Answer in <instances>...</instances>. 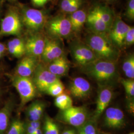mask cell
Wrapping results in <instances>:
<instances>
[{
  "instance_id": "cell-1",
  "label": "cell",
  "mask_w": 134,
  "mask_h": 134,
  "mask_svg": "<svg viewBox=\"0 0 134 134\" xmlns=\"http://www.w3.org/2000/svg\"><path fill=\"white\" fill-rule=\"evenodd\" d=\"M86 44L98 59L116 62L119 57V49L112 42L108 34L92 33L87 36Z\"/></svg>"
},
{
  "instance_id": "cell-2",
  "label": "cell",
  "mask_w": 134,
  "mask_h": 134,
  "mask_svg": "<svg viewBox=\"0 0 134 134\" xmlns=\"http://www.w3.org/2000/svg\"><path fill=\"white\" fill-rule=\"evenodd\" d=\"M84 72L100 84L113 81L117 76L116 62L97 59L84 67Z\"/></svg>"
},
{
  "instance_id": "cell-3",
  "label": "cell",
  "mask_w": 134,
  "mask_h": 134,
  "mask_svg": "<svg viewBox=\"0 0 134 134\" xmlns=\"http://www.w3.org/2000/svg\"><path fill=\"white\" fill-rule=\"evenodd\" d=\"M19 14L23 25L34 34L42 29L47 21V15L43 11L29 7H23Z\"/></svg>"
},
{
  "instance_id": "cell-4",
  "label": "cell",
  "mask_w": 134,
  "mask_h": 134,
  "mask_svg": "<svg viewBox=\"0 0 134 134\" xmlns=\"http://www.w3.org/2000/svg\"><path fill=\"white\" fill-rule=\"evenodd\" d=\"M45 26L48 34L53 38H65L72 32L69 19L63 15H58L47 20Z\"/></svg>"
},
{
  "instance_id": "cell-5",
  "label": "cell",
  "mask_w": 134,
  "mask_h": 134,
  "mask_svg": "<svg viewBox=\"0 0 134 134\" xmlns=\"http://www.w3.org/2000/svg\"><path fill=\"white\" fill-rule=\"evenodd\" d=\"M12 81L19 94L23 105L35 97L37 88L30 77H21L16 75L12 77Z\"/></svg>"
},
{
  "instance_id": "cell-6",
  "label": "cell",
  "mask_w": 134,
  "mask_h": 134,
  "mask_svg": "<svg viewBox=\"0 0 134 134\" xmlns=\"http://www.w3.org/2000/svg\"><path fill=\"white\" fill-rule=\"evenodd\" d=\"M23 24L20 14L13 8L9 10L1 21L0 37L9 35H19L22 30Z\"/></svg>"
},
{
  "instance_id": "cell-7",
  "label": "cell",
  "mask_w": 134,
  "mask_h": 134,
  "mask_svg": "<svg viewBox=\"0 0 134 134\" xmlns=\"http://www.w3.org/2000/svg\"><path fill=\"white\" fill-rule=\"evenodd\" d=\"M88 113L86 108L82 106H72L61 110L58 119L63 123L76 127H81L86 123Z\"/></svg>"
},
{
  "instance_id": "cell-8",
  "label": "cell",
  "mask_w": 134,
  "mask_h": 134,
  "mask_svg": "<svg viewBox=\"0 0 134 134\" xmlns=\"http://www.w3.org/2000/svg\"><path fill=\"white\" fill-rule=\"evenodd\" d=\"M32 80L37 90L45 92L48 87L60 80V77L50 72L43 63H38L34 72Z\"/></svg>"
},
{
  "instance_id": "cell-9",
  "label": "cell",
  "mask_w": 134,
  "mask_h": 134,
  "mask_svg": "<svg viewBox=\"0 0 134 134\" xmlns=\"http://www.w3.org/2000/svg\"><path fill=\"white\" fill-rule=\"evenodd\" d=\"M72 57L77 65L82 67L94 62L98 58L86 44L77 43L71 48Z\"/></svg>"
},
{
  "instance_id": "cell-10",
  "label": "cell",
  "mask_w": 134,
  "mask_h": 134,
  "mask_svg": "<svg viewBox=\"0 0 134 134\" xmlns=\"http://www.w3.org/2000/svg\"><path fill=\"white\" fill-rule=\"evenodd\" d=\"M63 55L64 49L61 39L45 38V45L41 56L44 64L48 65Z\"/></svg>"
},
{
  "instance_id": "cell-11",
  "label": "cell",
  "mask_w": 134,
  "mask_h": 134,
  "mask_svg": "<svg viewBox=\"0 0 134 134\" xmlns=\"http://www.w3.org/2000/svg\"><path fill=\"white\" fill-rule=\"evenodd\" d=\"M129 27L120 17L114 20L108 35L112 42L119 49L124 46L125 37Z\"/></svg>"
},
{
  "instance_id": "cell-12",
  "label": "cell",
  "mask_w": 134,
  "mask_h": 134,
  "mask_svg": "<svg viewBox=\"0 0 134 134\" xmlns=\"http://www.w3.org/2000/svg\"><path fill=\"white\" fill-rule=\"evenodd\" d=\"M45 45V38L38 33L29 37L25 42V55L38 58L41 57Z\"/></svg>"
},
{
  "instance_id": "cell-13",
  "label": "cell",
  "mask_w": 134,
  "mask_h": 134,
  "mask_svg": "<svg viewBox=\"0 0 134 134\" xmlns=\"http://www.w3.org/2000/svg\"><path fill=\"white\" fill-rule=\"evenodd\" d=\"M104 125L110 129H121L125 125V117L123 111L117 107H109L105 110Z\"/></svg>"
},
{
  "instance_id": "cell-14",
  "label": "cell",
  "mask_w": 134,
  "mask_h": 134,
  "mask_svg": "<svg viewBox=\"0 0 134 134\" xmlns=\"http://www.w3.org/2000/svg\"><path fill=\"white\" fill-rule=\"evenodd\" d=\"M72 96L78 99H84L88 97L91 91L90 83L82 77H77L72 80L69 86Z\"/></svg>"
},
{
  "instance_id": "cell-15",
  "label": "cell",
  "mask_w": 134,
  "mask_h": 134,
  "mask_svg": "<svg viewBox=\"0 0 134 134\" xmlns=\"http://www.w3.org/2000/svg\"><path fill=\"white\" fill-rule=\"evenodd\" d=\"M113 96L112 90L108 86H103L99 90L94 115L95 120H97L107 108L112 99Z\"/></svg>"
},
{
  "instance_id": "cell-16",
  "label": "cell",
  "mask_w": 134,
  "mask_h": 134,
  "mask_svg": "<svg viewBox=\"0 0 134 134\" xmlns=\"http://www.w3.org/2000/svg\"><path fill=\"white\" fill-rule=\"evenodd\" d=\"M38 63L37 58L25 55L17 66L16 75L21 77H31Z\"/></svg>"
},
{
  "instance_id": "cell-17",
  "label": "cell",
  "mask_w": 134,
  "mask_h": 134,
  "mask_svg": "<svg viewBox=\"0 0 134 134\" xmlns=\"http://www.w3.org/2000/svg\"><path fill=\"white\" fill-rule=\"evenodd\" d=\"M47 65L49 71L59 77L66 75L69 71L70 67L69 61L65 55Z\"/></svg>"
},
{
  "instance_id": "cell-18",
  "label": "cell",
  "mask_w": 134,
  "mask_h": 134,
  "mask_svg": "<svg viewBox=\"0 0 134 134\" xmlns=\"http://www.w3.org/2000/svg\"><path fill=\"white\" fill-rule=\"evenodd\" d=\"M86 23L94 34H108L111 28V26L105 23L91 14L87 15Z\"/></svg>"
},
{
  "instance_id": "cell-19",
  "label": "cell",
  "mask_w": 134,
  "mask_h": 134,
  "mask_svg": "<svg viewBox=\"0 0 134 134\" xmlns=\"http://www.w3.org/2000/svg\"><path fill=\"white\" fill-rule=\"evenodd\" d=\"M89 14L96 16L111 27L115 19L112 11L105 6L96 5L91 10Z\"/></svg>"
},
{
  "instance_id": "cell-20",
  "label": "cell",
  "mask_w": 134,
  "mask_h": 134,
  "mask_svg": "<svg viewBox=\"0 0 134 134\" xmlns=\"http://www.w3.org/2000/svg\"><path fill=\"white\" fill-rule=\"evenodd\" d=\"M86 13L83 10L79 9L71 13L68 19L71 24L72 32L77 33L81 31L86 22Z\"/></svg>"
},
{
  "instance_id": "cell-21",
  "label": "cell",
  "mask_w": 134,
  "mask_h": 134,
  "mask_svg": "<svg viewBox=\"0 0 134 134\" xmlns=\"http://www.w3.org/2000/svg\"><path fill=\"white\" fill-rule=\"evenodd\" d=\"M45 108V104L41 101H34L26 110V114L29 121H40Z\"/></svg>"
},
{
  "instance_id": "cell-22",
  "label": "cell",
  "mask_w": 134,
  "mask_h": 134,
  "mask_svg": "<svg viewBox=\"0 0 134 134\" xmlns=\"http://www.w3.org/2000/svg\"><path fill=\"white\" fill-rule=\"evenodd\" d=\"M13 106L12 103H8L0 109V134H3L8 128Z\"/></svg>"
},
{
  "instance_id": "cell-23",
  "label": "cell",
  "mask_w": 134,
  "mask_h": 134,
  "mask_svg": "<svg viewBox=\"0 0 134 134\" xmlns=\"http://www.w3.org/2000/svg\"><path fill=\"white\" fill-rule=\"evenodd\" d=\"M83 3V0H62L60 7L63 12L71 14L79 10Z\"/></svg>"
},
{
  "instance_id": "cell-24",
  "label": "cell",
  "mask_w": 134,
  "mask_h": 134,
  "mask_svg": "<svg viewBox=\"0 0 134 134\" xmlns=\"http://www.w3.org/2000/svg\"><path fill=\"white\" fill-rule=\"evenodd\" d=\"M54 104L59 109L64 110L72 106L73 102L72 98L70 96L63 93L56 97Z\"/></svg>"
},
{
  "instance_id": "cell-25",
  "label": "cell",
  "mask_w": 134,
  "mask_h": 134,
  "mask_svg": "<svg viewBox=\"0 0 134 134\" xmlns=\"http://www.w3.org/2000/svg\"><path fill=\"white\" fill-rule=\"evenodd\" d=\"M122 70L128 79L134 78V55L131 54L125 59L122 65Z\"/></svg>"
},
{
  "instance_id": "cell-26",
  "label": "cell",
  "mask_w": 134,
  "mask_h": 134,
  "mask_svg": "<svg viewBox=\"0 0 134 134\" xmlns=\"http://www.w3.org/2000/svg\"><path fill=\"white\" fill-rule=\"evenodd\" d=\"M65 90V86L60 80L54 82L48 87L45 91L48 94L56 97L63 93Z\"/></svg>"
},
{
  "instance_id": "cell-27",
  "label": "cell",
  "mask_w": 134,
  "mask_h": 134,
  "mask_svg": "<svg viewBox=\"0 0 134 134\" xmlns=\"http://www.w3.org/2000/svg\"><path fill=\"white\" fill-rule=\"evenodd\" d=\"M44 134H59V128L57 124L49 116H46L44 125Z\"/></svg>"
},
{
  "instance_id": "cell-28",
  "label": "cell",
  "mask_w": 134,
  "mask_h": 134,
  "mask_svg": "<svg viewBox=\"0 0 134 134\" xmlns=\"http://www.w3.org/2000/svg\"><path fill=\"white\" fill-rule=\"evenodd\" d=\"M25 125L19 119L14 120L10 126L8 134H25Z\"/></svg>"
},
{
  "instance_id": "cell-29",
  "label": "cell",
  "mask_w": 134,
  "mask_h": 134,
  "mask_svg": "<svg viewBox=\"0 0 134 134\" xmlns=\"http://www.w3.org/2000/svg\"><path fill=\"white\" fill-rule=\"evenodd\" d=\"M121 81L124 87L127 95L129 97L133 98L134 96V79H122Z\"/></svg>"
},
{
  "instance_id": "cell-30",
  "label": "cell",
  "mask_w": 134,
  "mask_h": 134,
  "mask_svg": "<svg viewBox=\"0 0 134 134\" xmlns=\"http://www.w3.org/2000/svg\"><path fill=\"white\" fill-rule=\"evenodd\" d=\"M77 134H97L96 127L92 123H85L80 127Z\"/></svg>"
},
{
  "instance_id": "cell-31",
  "label": "cell",
  "mask_w": 134,
  "mask_h": 134,
  "mask_svg": "<svg viewBox=\"0 0 134 134\" xmlns=\"http://www.w3.org/2000/svg\"><path fill=\"white\" fill-rule=\"evenodd\" d=\"M40 127L41 123L40 121H29L28 124L25 126V134H34L36 130Z\"/></svg>"
},
{
  "instance_id": "cell-32",
  "label": "cell",
  "mask_w": 134,
  "mask_h": 134,
  "mask_svg": "<svg viewBox=\"0 0 134 134\" xmlns=\"http://www.w3.org/2000/svg\"><path fill=\"white\" fill-rule=\"evenodd\" d=\"M8 49L9 53L12 55L17 58L23 57L25 55L24 53L20 51L18 48H16L10 40L8 43Z\"/></svg>"
},
{
  "instance_id": "cell-33",
  "label": "cell",
  "mask_w": 134,
  "mask_h": 134,
  "mask_svg": "<svg viewBox=\"0 0 134 134\" xmlns=\"http://www.w3.org/2000/svg\"><path fill=\"white\" fill-rule=\"evenodd\" d=\"M134 43V27L130 26L126 34L124 39V46H130Z\"/></svg>"
},
{
  "instance_id": "cell-34",
  "label": "cell",
  "mask_w": 134,
  "mask_h": 134,
  "mask_svg": "<svg viewBox=\"0 0 134 134\" xmlns=\"http://www.w3.org/2000/svg\"><path fill=\"white\" fill-rule=\"evenodd\" d=\"M126 15L128 19L133 20L134 19V0H129L126 8Z\"/></svg>"
},
{
  "instance_id": "cell-35",
  "label": "cell",
  "mask_w": 134,
  "mask_h": 134,
  "mask_svg": "<svg viewBox=\"0 0 134 134\" xmlns=\"http://www.w3.org/2000/svg\"><path fill=\"white\" fill-rule=\"evenodd\" d=\"M34 6L40 8L46 5L50 0H30Z\"/></svg>"
},
{
  "instance_id": "cell-36",
  "label": "cell",
  "mask_w": 134,
  "mask_h": 134,
  "mask_svg": "<svg viewBox=\"0 0 134 134\" xmlns=\"http://www.w3.org/2000/svg\"><path fill=\"white\" fill-rule=\"evenodd\" d=\"M62 134H76V133L74 130L68 129L64 131Z\"/></svg>"
},
{
  "instance_id": "cell-37",
  "label": "cell",
  "mask_w": 134,
  "mask_h": 134,
  "mask_svg": "<svg viewBox=\"0 0 134 134\" xmlns=\"http://www.w3.org/2000/svg\"><path fill=\"white\" fill-rule=\"evenodd\" d=\"M6 50H7V48L5 46V45H4L2 43H0V52L4 54Z\"/></svg>"
},
{
  "instance_id": "cell-38",
  "label": "cell",
  "mask_w": 134,
  "mask_h": 134,
  "mask_svg": "<svg viewBox=\"0 0 134 134\" xmlns=\"http://www.w3.org/2000/svg\"><path fill=\"white\" fill-rule=\"evenodd\" d=\"M34 134H43L42 130L40 128L37 129L36 130V131H35Z\"/></svg>"
},
{
  "instance_id": "cell-39",
  "label": "cell",
  "mask_w": 134,
  "mask_h": 134,
  "mask_svg": "<svg viewBox=\"0 0 134 134\" xmlns=\"http://www.w3.org/2000/svg\"><path fill=\"white\" fill-rule=\"evenodd\" d=\"M15 1V0H0V2H5V1H10V2H12V1Z\"/></svg>"
},
{
  "instance_id": "cell-40",
  "label": "cell",
  "mask_w": 134,
  "mask_h": 134,
  "mask_svg": "<svg viewBox=\"0 0 134 134\" xmlns=\"http://www.w3.org/2000/svg\"><path fill=\"white\" fill-rule=\"evenodd\" d=\"M3 53H1L0 52V58H2V56H3Z\"/></svg>"
},
{
  "instance_id": "cell-41",
  "label": "cell",
  "mask_w": 134,
  "mask_h": 134,
  "mask_svg": "<svg viewBox=\"0 0 134 134\" xmlns=\"http://www.w3.org/2000/svg\"><path fill=\"white\" fill-rule=\"evenodd\" d=\"M128 134H134V132H131V133H130Z\"/></svg>"
},
{
  "instance_id": "cell-42",
  "label": "cell",
  "mask_w": 134,
  "mask_h": 134,
  "mask_svg": "<svg viewBox=\"0 0 134 134\" xmlns=\"http://www.w3.org/2000/svg\"><path fill=\"white\" fill-rule=\"evenodd\" d=\"M0 12H1V8H0Z\"/></svg>"
},
{
  "instance_id": "cell-43",
  "label": "cell",
  "mask_w": 134,
  "mask_h": 134,
  "mask_svg": "<svg viewBox=\"0 0 134 134\" xmlns=\"http://www.w3.org/2000/svg\"><path fill=\"white\" fill-rule=\"evenodd\" d=\"M105 1H108V0H105Z\"/></svg>"
}]
</instances>
